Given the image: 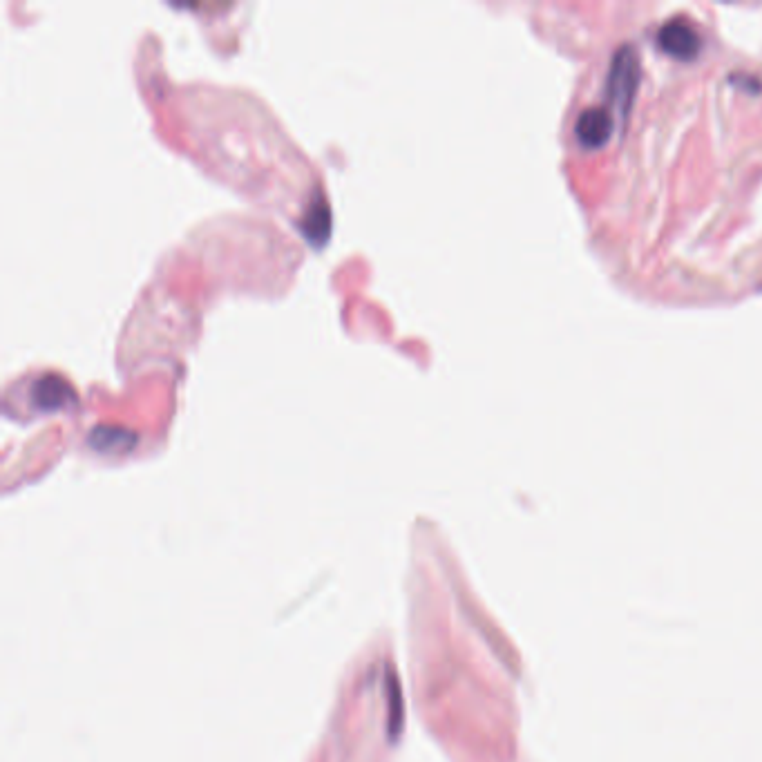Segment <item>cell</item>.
<instances>
[{
  "mask_svg": "<svg viewBox=\"0 0 762 762\" xmlns=\"http://www.w3.org/2000/svg\"><path fill=\"white\" fill-rule=\"evenodd\" d=\"M657 43H660L666 54L682 61L695 59L702 50V38L698 30H695L689 21H684V18H671V21H666L660 27V32H657Z\"/></svg>",
  "mask_w": 762,
  "mask_h": 762,
  "instance_id": "7a4b0ae2",
  "label": "cell"
},
{
  "mask_svg": "<svg viewBox=\"0 0 762 762\" xmlns=\"http://www.w3.org/2000/svg\"><path fill=\"white\" fill-rule=\"evenodd\" d=\"M34 394H36V400L41 407H47V409H56L65 405L70 400V387L65 380L56 378V376H47V378H41L38 383L34 385Z\"/></svg>",
  "mask_w": 762,
  "mask_h": 762,
  "instance_id": "277c9868",
  "label": "cell"
},
{
  "mask_svg": "<svg viewBox=\"0 0 762 762\" xmlns=\"http://www.w3.org/2000/svg\"><path fill=\"white\" fill-rule=\"evenodd\" d=\"M637 52L631 45H622L613 56L611 63V74H608V94L615 101V106L628 112L635 97V88H637Z\"/></svg>",
  "mask_w": 762,
  "mask_h": 762,
  "instance_id": "6da1fadb",
  "label": "cell"
},
{
  "mask_svg": "<svg viewBox=\"0 0 762 762\" xmlns=\"http://www.w3.org/2000/svg\"><path fill=\"white\" fill-rule=\"evenodd\" d=\"M613 132V114L606 108L590 106L577 117L575 135L586 148H597L606 144V139Z\"/></svg>",
  "mask_w": 762,
  "mask_h": 762,
  "instance_id": "3957f363",
  "label": "cell"
}]
</instances>
